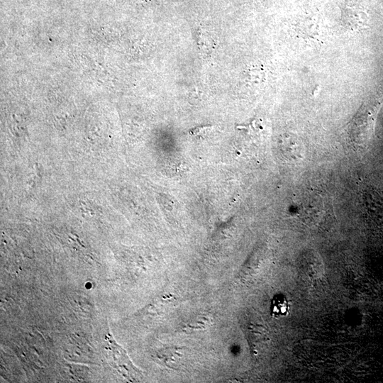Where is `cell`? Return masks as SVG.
I'll list each match as a JSON object with an SVG mask.
<instances>
[{"label": "cell", "mask_w": 383, "mask_h": 383, "mask_svg": "<svg viewBox=\"0 0 383 383\" xmlns=\"http://www.w3.org/2000/svg\"><path fill=\"white\" fill-rule=\"evenodd\" d=\"M383 101L375 96L365 101L347 128V137L351 146L356 150L363 148L370 138L374 121Z\"/></svg>", "instance_id": "cell-1"}, {"label": "cell", "mask_w": 383, "mask_h": 383, "mask_svg": "<svg viewBox=\"0 0 383 383\" xmlns=\"http://www.w3.org/2000/svg\"><path fill=\"white\" fill-rule=\"evenodd\" d=\"M270 313L274 318L287 316L290 310L288 299L282 294H275L270 301Z\"/></svg>", "instance_id": "cell-3"}, {"label": "cell", "mask_w": 383, "mask_h": 383, "mask_svg": "<svg viewBox=\"0 0 383 383\" xmlns=\"http://www.w3.org/2000/svg\"><path fill=\"white\" fill-rule=\"evenodd\" d=\"M105 350L109 364L130 382H139L143 375L131 362L126 351L108 333L105 338Z\"/></svg>", "instance_id": "cell-2"}]
</instances>
